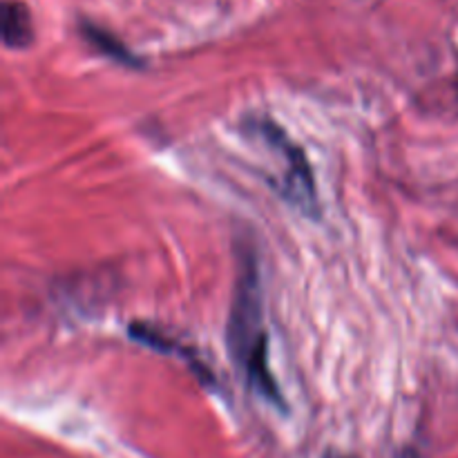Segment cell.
<instances>
[{"mask_svg": "<svg viewBox=\"0 0 458 458\" xmlns=\"http://www.w3.org/2000/svg\"><path fill=\"white\" fill-rule=\"evenodd\" d=\"M255 137L262 139L264 146L271 150V155L277 159L280 168V182L276 183L277 191L302 213L311 215L318 210V195L316 183H313V173L309 168V161L304 152L273 123L271 119H262L253 123Z\"/></svg>", "mask_w": 458, "mask_h": 458, "instance_id": "7a4b0ae2", "label": "cell"}, {"mask_svg": "<svg viewBox=\"0 0 458 458\" xmlns=\"http://www.w3.org/2000/svg\"><path fill=\"white\" fill-rule=\"evenodd\" d=\"M228 347L250 389L282 405L280 389L268 369V338L262 320V300L255 262H246L237 276L235 300L228 320Z\"/></svg>", "mask_w": 458, "mask_h": 458, "instance_id": "6da1fadb", "label": "cell"}, {"mask_svg": "<svg viewBox=\"0 0 458 458\" xmlns=\"http://www.w3.org/2000/svg\"><path fill=\"white\" fill-rule=\"evenodd\" d=\"M34 38V27L27 7L16 0H9L3 7V40L7 47H27Z\"/></svg>", "mask_w": 458, "mask_h": 458, "instance_id": "3957f363", "label": "cell"}]
</instances>
